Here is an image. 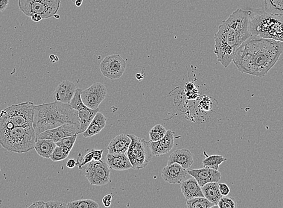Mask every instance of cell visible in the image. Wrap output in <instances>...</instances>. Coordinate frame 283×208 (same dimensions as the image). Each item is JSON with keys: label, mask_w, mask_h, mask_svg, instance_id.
I'll return each instance as SVG.
<instances>
[{"label": "cell", "mask_w": 283, "mask_h": 208, "mask_svg": "<svg viewBox=\"0 0 283 208\" xmlns=\"http://www.w3.org/2000/svg\"><path fill=\"white\" fill-rule=\"evenodd\" d=\"M282 51V42L252 36L236 50L232 61L243 74L262 77L275 66Z\"/></svg>", "instance_id": "6da1fadb"}, {"label": "cell", "mask_w": 283, "mask_h": 208, "mask_svg": "<svg viewBox=\"0 0 283 208\" xmlns=\"http://www.w3.org/2000/svg\"><path fill=\"white\" fill-rule=\"evenodd\" d=\"M250 12L238 8L222 22L214 35V53L226 68L232 63L236 50L252 36Z\"/></svg>", "instance_id": "7a4b0ae2"}, {"label": "cell", "mask_w": 283, "mask_h": 208, "mask_svg": "<svg viewBox=\"0 0 283 208\" xmlns=\"http://www.w3.org/2000/svg\"><path fill=\"white\" fill-rule=\"evenodd\" d=\"M66 124L80 125L78 111L70 104L54 101L34 105L33 128L37 136Z\"/></svg>", "instance_id": "3957f363"}, {"label": "cell", "mask_w": 283, "mask_h": 208, "mask_svg": "<svg viewBox=\"0 0 283 208\" xmlns=\"http://www.w3.org/2000/svg\"><path fill=\"white\" fill-rule=\"evenodd\" d=\"M282 14L260 9L250 11L249 30L252 36L282 42Z\"/></svg>", "instance_id": "277c9868"}, {"label": "cell", "mask_w": 283, "mask_h": 208, "mask_svg": "<svg viewBox=\"0 0 283 208\" xmlns=\"http://www.w3.org/2000/svg\"><path fill=\"white\" fill-rule=\"evenodd\" d=\"M36 134L33 127L0 128V145L14 153H26L34 149Z\"/></svg>", "instance_id": "5b68a950"}, {"label": "cell", "mask_w": 283, "mask_h": 208, "mask_svg": "<svg viewBox=\"0 0 283 208\" xmlns=\"http://www.w3.org/2000/svg\"><path fill=\"white\" fill-rule=\"evenodd\" d=\"M34 105L28 101L4 108L0 113V128L33 127Z\"/></svg>", "instance_id": "8992f818"}, {"label": "cell", "mask_w": 283, "mask_h": 208, "mask_svg": "<svg viewBox=\"0 0 283 208\" xmlns=\"http://www.w3.org/2000/svg\"><path fill=\"white\" fill-rule=\"evenodd\" d=\"M130 138L131 143L126 152L132 169L140 170L145 168L150 163L152 154L150 146V142L142 139L134 134H128Z\"/></svg>", "instance_id": "52a82bcc"}, {"label": "cell", "mask_w": 283, "mask_h": 208, "mask_svg": "<svg viewBox=\"0 0 283 208\" xmlns=\"http://www.w3.org/2000/svg\"><path fill=\"white\" fill-rule=\"evenodd\" d=\"M60 0H18V7L26 16L39 14L42 19L50 18L57 14Z\"/></svg>", "instance_id": "ba28073f"}, {"label": "cell", "mask_w": 283, "mask_h": 208, "mask_svg": "<svg viewBox=\"0 0 283 208\" xmlns=\"http://www.w3.org/2000/svg\"><path fill=\"white\" fill-rule=\"evenodd\" d=\"M84 175L92 186H104L110 183V169L103 160L92 161L88 163Z\"/></svg>", "instance_id": "9c48e42d"}, {"label": "cell", "mask_w": 283, "mask_h": 208, "mask_svg": "<svg viewBox=\"0 0 283 208\" xmlns=\"http://www.w3.org/2000/svg\"><path fill=\"white\" fill-rule=\"evenodd\" d=\"M126 61L119 54L105 57L100 64V72L104 77L112 80H118L124 75Z\"/></svg>", "instance_id": "30bf717a"}, {"label": "cell", "mask_w": 283, "mask_h": 208, "mask_svg": "<svg viewBox=\"0 0 283 208\" xmlns=\"http://www.w3.org/2000/svg\"><path fill=\"white\" fill-rule=\"evenodd\" d=\"M107 96V89L103 84L96 83L86 89L82 91L81 99L83 103L91 109L98 108L99 105Z\"/></svg>", "instance_id": "8fae6325"}, {"label": "cell", "mask_w": 283, "mask_h": 208, "mask_svg": "<svg viewBox=\"0 0 283 208\" xmlns=\"http://www.w3.org/2000/svg\"><path fill=\"white\" fill-rule=\"evenodd\" d=\"M80 125L74 124H66L60 127L43 132L36 137V140H52L55 143L64 138L80 134Z\"/></svg>", "instance_id": "7c38bea8"}, {"label": "cell", "mask_w": 283, "mask_h": 208, "mask_svg": "<svg viewBox=\"0 0 283 208\" xmlns=\"http://www.w3.org/2000/svg\"><path fill=\"white\" fill-rule=\"evenodd\" d=\"M188 173L196 180L200 187L210 183H218L222 177L220 171L207 168L189 170Z\"/></svg>", "instance_id": "4fadbf2b"}, {"label": "cell", "mask_w": 283, "mask_h": 208, "mask_svg": "<svg viewBox=\"0 0 283 208\" xmlns=\"http://www.w3.org/2000/svg\"><path fill=\"white\" fill-rule=\"evenodd\" d=\"M188 171L176 163L164 167L162 170L163 180L171 184H180L186 180L188 175Z\"/></svg>", "instance_id": "5bb4252c"}, {"label": "cell", "mask_w": 283, "mask_h": 208, "mask_svg": "<svg viewBox=\"0 0 283 208\" xmlns=\"http://www.w3.org/2000/svg\"><path fill=\"white\" fill-rule=\"evenodd\" d=\"M76 89L74 83L68 80H64L55 89L52 93V98L55 102L69 104L74 98Z\"/></svg>", "instance_id": "9a60e30c"}, {"label": "cell", "mask_w": 283, "mask_h": 208, "mask_svg": "<svg viewBox=\"0 0 283 208\" xmlns=\"http://www.w3.org/2000/svg\"><path fill=\"white\" fill-rule=\"evenodd\" d=\"M150 149L153 156L160 157L168 154L174 146V133L170 130H167L162 139L158 142H150Z\"/></svg>", "instance_id": "2e32d148"}, {"label": "cell", "mask_w": 283, "mask_h": 208, "mask_svg": "<svg viewBox=\"0 0 283 208\" xmlns=\"http://www.w3.org/2000/svg\"><path fill=\"white\" fill-rule=\"evenodd\" d=\"M194 163L192 152L188 149H182L175 151L170 154L168 161V165L176 163L186 170L190 168Z\"/></svg>", "instance_id": "e0dca14e"}, {"label": "cell", "mask_w": 283, "mask_h": 208, "mask_svg": "<svg viewBox=\"0 0 283 208\" xmlns=\"http://www.w3.org/2000/svg\"><path fill=\"white\" fill-rule=\"evenodd\" d=\"M105 162L110 169L116 171H126L132 169L129 158L125 154H108Z\"/></svg>", "instance_id": "ac0fdd59"}, {"label": "cell", "mask_w": 283, "mask_h": 208, "mask_svg": "<svg viewBox=\"0 0 283 208\" xmlns=\"http://www.w3.org/2000/svg\"><path fill=\"white\" fill-rule=\"evenodd\" d=\"M131 143L130 138L128 134L118 135L110 140L107 147L108 154H126Z\"/></svg>", "instance_id": "d6986e66"}, {"label": "cell", "mask_w": 283, "mask_h": 208, "mask_svg": "<svg viewBox=\"0 0 283 208\" xmlns=\"http://www.w3.org/2000/svg\"><path fill=\"white\" fill-rule=\"evenodd\" d=\"M180 187L186 200L204 197L202 189L194 178L182 181L180 184Z\"/></svg>", "instance_id": "ffe728a7"}, {"label": "cell", "mask_w": 283, "mask_h": 208, "mask_svg": "<svg viewBox=\"0 0 283 208\" xmlns=\"http://www.w3.org/2000/svg\"><path fill=\"white\" fill-rule=\"evenodd\" d=\"M107 119L103 114L98 112L96 114L86 130L84 132V138H90L96 136L104 130L106 124Z\"/></svg>", "instance_id": "44dd1931"}, {"label": "cell", "mask_w": 283, "mask_h": 208, "mask_svg": "<svg viewBox=\"0 0 283 208\" xmlns=\"http://www.w3.org/2000/svg\"><path fill=\"white\" fill-rule=\"evenodd\" d=\"M77 111L80 121V134H82L86 130L96 114L98 112L99 109L98 108L95 110L91 109L84 105Z\"/></svg>", "instance_id": "7402d4cb"}, {"label": "cell", "mask_w": 283, "mask_h": 208, "mask_svg": "<svg viewBox=\"0 0 283 208\" xmlns=\"http://www.w3.org/2000/svg\"><path fill=\"white\" fill-rule=\"evenodd\" d=\"M56 147V143L52 140H36L34 149L40 157L50 159L52 152Z\"/></svg>", "instance_id": "603a6c76"}, {"label": "cell", "mask_w": 283, "mask_h": 208, "mask_svg": "<svg viewBox=\"0 0 283 208\" xmlns=\"http://www.w3.org/2000/svg\"><path fill=\"white\" fill-rule=\"evenodd\" d=\"M204 195L205 198L210 202L215 205H217L218 202L222 196L220 195V190H218V183H210L201 187Z\"/></svg>", "instance_id": "cb8c5ba5"}, {"label": "cell", "mask_w": 283, "mask_h": 208, "mask_svg": "<svg viewBox=\"0 0 283 208\" xmlns=\"http://www.w3.org/2000/svg\"><path fill=\"white\" fill-rule=\"evenodd\" d=\"M104 150H88L84 155L80 153L78 155L77 166L80 169L92 161H101L103 158Z\"/></svg>", "instance_id": "d4e9b609"}, {"label": "cell", "mask_w": 283, "mask_h": 208, "mask_svg": "<svg viewBox=\"0 0 283 208\" xmlns=\"http://www.w3.org/2000/svg\"><path fill=\"white\" fill-rule=\"evenodd\" d=\"M226 160V158L222 156V155H212L211 156H207L206 155V158L202 161V165L204 168L218 171L221 164Z\"/></svg>", "instance_id": "484cf974"}, {"label": "cell", "mask_w": 283, "mask_h": 208, "mask_svg": "<svg viewBox=\"0 0 283 208\" xmlns=\"http://www.w3.org/2000/svg\"><path fill=\"white\" fill-rule=\"evenodd\" d=\"M264 11L271 14H282L283 0H264Z\"/></svg>", "instance_id": "4316f807"}, {"label": "cell", "mask_w": 283, "mask_h": 208, "mask_svg": "<svg viewBox=\"0 0 283 208\" xmlns=\"http://www.w3.org/2000/svg\"><path fill=\"white\" fill-rule=\"evenodd\" d=\"M186 205V208H210L215 205L204 197L190 199Z\"/></svg>", "instance_id": "83f0119b"}, {"label": "cell", "mask_w": 283, "mask_h": 208, "mask_svg": "<svg viewBox=\"0 0 283 208\" xmlns=\"http://www.w3.org/2000/svg\"><path fill=\"white\" fill-rule=\"evenodd\" d=\"M67 206L68 208H99L97 202L91 199L70 202Z\"/></svg>", "instance_id": "f1b7e54d"}, {"label": "cell", "mask_w": 283, "mask_h": 208, "mask_svg": "<svg viewBox=\"0 0 283 208\" xmlns=\"http://www.w3.org/2000/svg\"><path fill=\"white\" fill-rule=\"evenodd\" d=\"M167 130L161 124H157L150 132V142L159 141L165 136Z\"/></svg>", "instance_id": "f546056e"}, {"label": "cell", "mask_w": 283, "mask_h": 208, "mask_svg": "<svg viewBox=\"0 0 283 208\" xmlns=\"http://www.w3.org/2000/svg\"><path fill=\"white\" fill-rule=\"evenodd\" d=\"M70 153V151L67 150L66 149L56 146L50 159H51L54 162H58V161L66 160V158H68Z\"/></svg>", "instance_id": "4dcf8cb0"}, {"label": "cell", "mask_w": 283, "mask_h": 208, "mask_svg": "<svg viewBox=\"0 0 283 208\" xmlns=\"http://www.w3.org/2000/svg\"><path fill=\"white\" fill-rule=\"evenodd\" d=\"M78 136V134H76L74 136L64 138V139L56 143V145L57 146L66 148L67 150L71 152L72 149L74 148L76 141Z\"/></svg>", "instance_id": "1f68e13d"}, {"label": "cell", "mask_w": 283, "mask_h": 208, "mask_svg": "<svg viewBox=\"0 0 283 208\" xmlns=\"http://www.w3.org/2000/svg\"><path fill=\"white\" fill-rule=\"evenodd\" d=\"M218 206L220 208H237V202L235 199L228 196H222L218 202Z\"/></svg>", "instance_id": "d6a6232c"}, {"label": "cell", "mask_w": 283, "mask_h": 208, "mask_svg": "<svg viewBox=\"0 0 283 208\" xmlns=\"http://www.w3.org/2000/svg\"><path fill=\"white\" fill-rule=\"evenodd\" d=\"M186 95L189 99H195L198 98V91L194 84L188 83L186 84Z\"/></svg>", "instance_id": "836d02e7"}, {"label": "cell", "mask_w": 283, "mask_h": 208, "mask_svg": "<svg viewBox=\"0 0 283 208\" xmlns=\"http://www.w3.org/2000/svg\"><path fill=\"white\" fill-rule=\"evenodd\" d=\"M46 208H68L67 204L59 201L48 202L46 203Z\"/></svg>", "instance_id": "e575fe53"}, {"label": "cell", "mask_w": 283, "mask_h": 208, "mask_svg": "<svg viewBox=\"0 0 283 208\" xmlns=\"http://www.w3.org/2000/svg\"><path fill=\"white\" fill-rule=\"evenodd\" d=\"M200 107L202 110L210 111L212 108V101L210 100L208 98L205 97L200 102Z\"/></svg>", "instance_id": "d590c367"}, {"label": "cell", "mask_w": 283, "mask_h": 208, "mask_svg": "<svg viewBox=\"0 0 283 208\" xmlns=\"http://www.w3.org/2000/svg\"><path fill=\"white\" fill-rule=\"evenodd\" d=\"M218 190H220V195L222 196H228L230 193V187L227 186V184L224 183H220L218 184Z\"/></svg>", "instance_id": "8d00e7d4"}, {"label": "cell", "mask_w": 283, "mask_h": 208, "mask_svg": "<svg viewBox=\"0 0 283 208\" xmlns=\"http://www.w3.org/2000/svg\"><path fill=\"white\" fill-rule=\"evenodd\" d=\"M112 196L110 195H108L104 196V197L102 199V203H103L104 206L106 208H108L110 206L112 203Z\"/></svg>", "instance_id": "74e56055"}, {"label": "cell", "mask_w": 283, "mask_h": 208, "mask_svg": "<svg viewBox=\"0 0 283 208\" xmlns=\"http://www.w3.org/2000/svg\"><path fill=\"white\" fill-rule=\"evenodd\" d=\"M28 208H46V203L43 201H37Z\"/></svg>", "instance_id": "f35d334b"}, {"label": "cell", "mask_w": 283, "mask_h": 208, "mask_svg": "<svg viewBox=\"0 0 283 208\" xmlns=\"http://www.w3.org/2000/svg\"><path fill=\"white\" fill-rule=\"evenodd\" d=\"M8 5V0H0V11H4L6 9Z\"/></svg>", "instance_id": "ab89813d"}, {"label": "cell", "mask_w": 283, "mask_h": 208, "mask_svg": "<svg viewBox=\"0 0 283 208\" xmlns=\"http://www.w3.org/2000/svg\"><path fill=\"white\" fill-rule=\"evenodd\" d=\"M77 165L76 161L74 159H70L66 163V167L69 169H74Z\"/></svg>", "instance_id": "60d3db41"}, {"label": "cell", "mask_w": 283, "mask_h": 208, "mask_svg": "<svg viewBox=\"0 0 283 208\" xmlns=\"http://www.w3.org/2000/svg\"><path fill=\"white\" fill-rule=\"evenodd\" d=\"M30 17L31 19L34 22H38L42 20V16L38 14H34Z\"/></svg>", "instance_id": "b9f144b4"}, {"label": "cell", "mask_w": 283, "mask_h": 208, "mask_svg": "<svg viewBox=\"0 0 283 208\" xmlns=\"http://www.w3.org/2000/svg\"><path fill=\"white\" fill-rule=\"evenodd\" d=\"M50 58L52 63L56 62V61L58 60V58L56 55H51L50 56Z\"/></svg>", "instance_id": "7bdbcfd3"}, {"label": "cell", "mask_w": 283, "mask_h": 208, "mask_svg": "<svg viewBox=\"0 0 283 208\" xmlns=\"http://www.w3.org/2000/svg\"><path fill=\"white\" fill-rule=\"evenodd\" d=\"M84 0H76L74 4L77 7H80L83 3Z\"/></svg>", "instance_id": "ee69618b"}, {"label": "cell", "mask_w": 283, "mask_h": 208, "mask_svg": "<svg viewBox=\"0 0 283 208\" xmlns=\"http://www.w3.org/2000/svg\"><path fill=\"white\" fill-rule=\"evenodd\" d=\"M210 208H220L218 207V205H214V206Z\"/></svg>", "instance_id": "f6af8a7d"}, {"label": "cell", "mask_w": 283, "mask_h": 208, "mask_svg": "<svg viewBox=\"0 0 283 208\" xmlns=\"http://www.w3.org/2000/svg\"><path fill=\"white\" fill-rule=\"evenodd\" d=\"M54 17H56V18H57V19H60V16H59V15H56V14H55V15L54 16Z\"/></svg>", "instance_id": "bcb514c9"}, {"label": "cell", "mask_w": 283, "mask_h": 208, "mask_svg": "<svg viewBox=\"0 0 283 208\" xmlns=\"http://www.w3.org/2000/svg\"><path fill=\"white\" fill-rule=\"evenodd\" d=\"M8 1H10V0H8Z\"/></svg>", "instance_id": "7dc6e473"}]
</instances>
